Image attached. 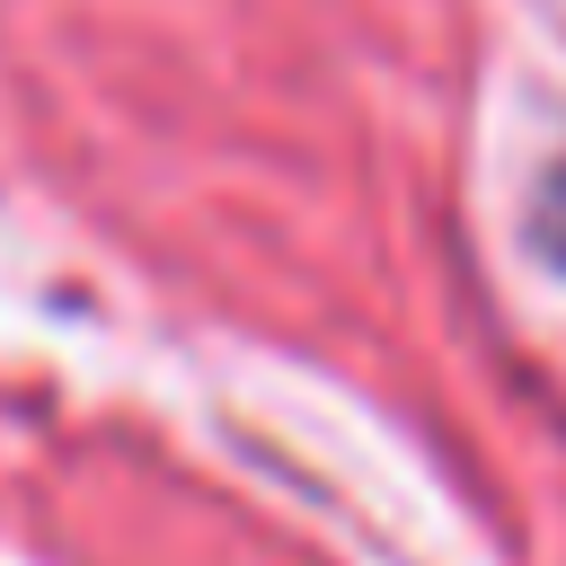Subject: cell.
Instances as JSON below:
<instances>
[{
  "label": "cell",
  "instance_id": "6da1fadb",
  "mask_svg": "<svg viewBox=\"0 0 566 566\" xmlns=\"http://www.w3.org/2000/svg\"><path fill=\"white\" fill-rule=\"evenodd\" d=\"M539 239H548V256L566 265V159H557V177H548V203H539Z\"/></svg>",
  "mask_w": 566,
  "mask_h": 566
}]
</instances>
